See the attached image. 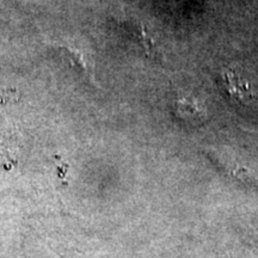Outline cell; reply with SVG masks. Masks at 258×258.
Instances as JSON below:
<instances>
[{"mask_svg": "<svg viewBox=\"0 0 258 258\" xmlns=\"http://www.w3.org/2000/svg\"><path fill=\"white\" fill-rule=\"evenodd\" d=\"M222 82L228 95L232 99H235L241 104L249 103L254 99V93L251 90L249 83L241 79L239 74L232 70H225L222 72Z\"/></svg>", "mask_w": 258, "mask_h": 258, "instance_id": "1", "label": "cell"}, {"mask_svg": "<svg viewBox=\"0 0 258 258\" xmlns=\"http://www.w3.org/2000/svg\"><path fill=\"white\" fill-rule=\"evenodd\" d=\"M55 46L61 48L69 56L71 62L82 70L93 84L97 83L95 78V63L90 59L84 48H80L72 43H67V42H56Z\"/></svg>", "mask_w": 258, "mask_h": 258, "instance_id": "2", "label": "cell"}, {"mask_svg": "<svg viewBox=\"0 0 258 258\" xmlns=\"http://www.w3.org/2000/svg\"><path fill=\"white\" fill-rule=\"evenodd\" d=\"M176 111L180 118L190 122L202 121L206 117L203 106L192 97H182L176 102Z\"/></svg>", "mask_w": 258, "mask_h": 258, "instance_id": "3", "label": "cell"}]
</instances>
